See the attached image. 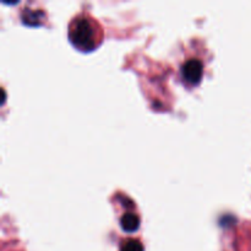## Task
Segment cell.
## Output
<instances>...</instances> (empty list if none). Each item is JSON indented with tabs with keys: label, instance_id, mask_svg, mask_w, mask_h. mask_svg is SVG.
Wrapping results in <instances>:
<instances>
[{
	"label": "cell",
	"instance_id": "6da1fadb",
	"mask_svg": "<svg viewBox=\"0 0 251 251\" xmlns=\"http://www.w3.org/2000/svg\"><path fill=\"white\" fill-rule=\"evenodd\" d=\"M69 39L81 50H91L95 48L97 46V32L92 21L85 16L74 20L69 26Z\"/></svg>",
	"mask_w": 251,
	"mask_h": 251
},
{
	"label": "cell",
	"instance_id": "7a4b0ae2",
	"mask_svg": "<svg viewBox=\"0 0 251 251\" xmlns=\"http://www.w3.org/2000/svg\"><path fill=\"white\" fill-rule=\"evenodd\" d=\"M203 74V65L201 60L191 58L181 65V75L188 82L198 83Z\"/></svg>",
	"mask_w": 251,
	"mask_h": 251
},
{
	"label": "cell",
	"instance_id": "3957f363",
	"mask_svg": "<svg viewBox=\"0 0 251 251\" xmlns=\"http://www.w3.org/2000/svg\"><path fill=\"white\" fill-rule=\"evenodd\" d=\"M120 226H122V228L125 232H135V230L139 229L140 226L139 216L135 215V213L132 212L124 213V215L122 216V218H120Z\"/></svg>",
	"mask_w": 251,
	"mask_h": 251
},
{
	"label": "cell",
	"instance_id": "277c9868",
	"mask_svg": "<svg viewBox=\"0 0 251 251\" xmlns=\"http://www.w3.org/2000/svg\"><path fill=\"white\" fill-rule=\"evenodd\" d=\"M41 16H43V12L41 10H33V9H25L22 12V21L27 25H38Z\"/></svg>",
	"mask_w": 251,
	"mask_h": 251
},
{
	"label": "cell",
	"instance_id": "5b68a950",
	"mask_svg": "<svg viewBox=\"0 0 251 251\" xmlns=\"http://www.w3.org/2000/svg\"><path fill=\"white\" fill-rule=\"evenodd\" d=\"M120 251H144V245L136 239H126L120 245Z\"/></svg>",
	"mask_w": 251,
	"mask_h": 251
}]
</instances>
